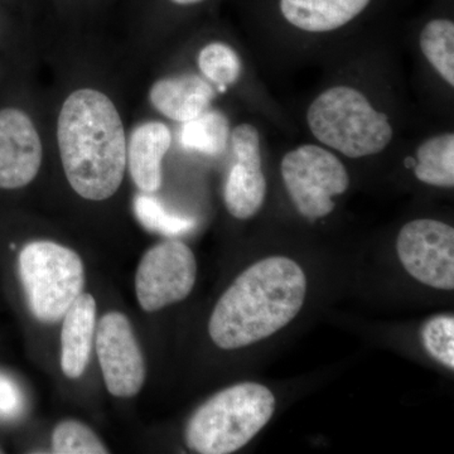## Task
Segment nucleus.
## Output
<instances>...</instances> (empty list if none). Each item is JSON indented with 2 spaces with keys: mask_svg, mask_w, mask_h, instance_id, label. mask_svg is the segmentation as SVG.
<instances>
[{
  "mask_svg": "<svg viewBox=\"0 0 454 454\" xmlns=\"http://www.w3.org/2000/svg\"><path fill=\"white\" fill-rule=\"evenodd\" d=\"M372 0H280L283 17L301 31L324 33L348 25Z\"/></svg>",
  "mask_w": 454,
  "mask_h": 454,
  "instance_id": "15",
  "label": "nucleus"
},
{
  "mask_svg": "<svg viewBox=\"0 0 454 454\" xmlns=\"http://www.w3.org/2000/svg\"><path fill=\"white\" fill-rule=\"evenodd\" d=\"M280 170L295 208L312 221L328 216L336 207L333 197L342 195L349 186L346 167L318 145H301L288 152Z\"/></svg>",
  "mask_w": 454,
  "mask_h": 454,
  "instance_id": "6",
  "label": "nucleus"
},
{
  "mask_svg": "<svg viewBox=\"0 0 454 454\" xmlns=\"http://www.w3.org/2000/svg\"><path fill=\"white\" fill-rule=\"evenodd\" d=\"M229 134V121L223 113L205 112L184 122L181 143L188 151L214 157L225 151Z\"/></svg>",
  "mask_w": 454,
  "mask_h": 454,
  "instance_id": "17",
  "label": "nucleus"
},
{
  "mask_svg": "<svg viewBox=\"0 0 454 454\" xmlns=\"http://www.w3.org/2000/svg\"><path fill=\"white\" fill-rule=\"evenodd\" d=\"M307 121L319 142L349 158L381 153L393 139L389 118L349 86L322 92L310 104Z\"/></svg>",
  "mask_w": 454,
  "mask_h": 454,
  "instance_id": "4",
  "label": "nucleus"
},
{
  "mask_svg": "<svg viewBox=\"0 0 454 454\" xmlns=\"http://www.w3.org/2000/svg\"><path fill=\"white\" fill-rule=\"evenodd\" d=\"M38 131L22 110L0 112V188L18 190L31 184L42 164Z\"/></svg>",
  "mask_w": 454,
  "mask_h": 454,
  "instance_id": "11",
  "label": "nucleus"
},
{
  "mask_svg": "<svg viewBox=\"0 0 454 454\" xmlns=\"http://www.w3.org/2000/svg\"><path fill=\"white\" fill-rule=\"evenodd\" d=\"M199 66L202 74L216 83L221 91L238 82L241 74V62L231 47L221 42H212L203 47L199 55Z\"/></svg>",
  "mask_w": 454,
  "mask_h": 454,
  "instance_id": "20",
  "label": "nucleus"
},
{
  "mask_svg": "<svg viewBox=\"0 0 454 454\" xmlns=\"http://www.w3.org/2000/svg\"><path fill=\"white\" fill-rule=\"evenodd\" d=\"M0 453H3V450H2V448H0Z\"/></svg>",
  "mask_w": 454,
  "mask_h": 454,
  "instance_id": "25",
  "label": "nucleus"
},
{
  "mask_svg": "<svg viewBox=\"0 0 454 454\" xmlns=\"http://www.w3.org/2000/svg\"><path fill=\"white\" fill-rule=\"evenodd\" d=\"M23 394L16 382L0 372V418L13 419L23 411Z\"/></svg>",
  "mask_w": 454,
  "mask_h": 454,
  "instance_id": "23",
  "label": "nucleus"
},
{
  "mask_svg": "<svg viewBox=\"0 0 454 454\" xmlns=\"http://www.w3.org/2000/svg\"><path fill=\"white\" fill-rule=\"evenodd\" d=\"M195 254L176 239L154 245L143 255L136 276V293L145 312H157L186 300L196 284Z\"/></svg>",
  "mask_w": 454,
  "mask_h": 454,
  "instance_id": "7",
  "label": "nucleus"
},
{
  "mask_svg": "<svg viewBox=\"0 0 454 454\" xmlns=\"http://www.w3.org/2000/svg\"><path fill=\"white\" fill-rule=\"evenodd\" d=\"M172 2L176 3V4L191 5L197 4V3H201L203 0H172Z\"/></svg>",
  "mask_w": 454,
  "mask_h": 454,
  "instance_id": "24",
  "label": "nucleus"
},
{
  "mask_svg": "<svg viewBox=\"0 0 454 454\" xmlns=\"http://www.w3.org/2000/svg\"><path fill=\"white\" fill-rule=\"evenodd\" d=\"M234 166L227 176L223 200L227 211L238 220H249L264 205L267 179L262 167L259 131L241 124L231 133Z\"/></svg>",
  "mask_w": 454,
  "mask_h": 454,
  "instance_id": "10",
  "label": "nucleus"
},
{
  "mask_svg": "<svg viewBox=\"0 0 454 454\" xmlns=\"http://www.w3.org/2000/svg\"><path fill=\"white\" fill-rule=\"evenodd\" d=\"M68 184L90 201L115 195L127 167V139L118 110L103 92L82 89L62 106L57 125Z\"/></svg>",
  "mask_w": 454,
  "mask_h": 454,
  "instance_id": "2",
  "label": "nucleus"
},
{
  "mask_svg": "<svg viewBox=\"0 0 454 454\" xmlns=\"http://www.w3.org/2000/svg\"><path fill=\"white\" fill-rule=\"evenodd\" d=\"M422 343L430 357L454 369V317L439 315L432 317L422 327Z\"/></svg>",
  "mask_w": 454,
  "mask_h": 454,
  "instance_id": "22",
  "label": "nucleus"
},
{
  "mask_svg": "<svg viewBox=\"0 0 454 454\" xmlns=\"http://www.w3.org/2000/svg\"><path fill=\"white\" fill-rule=\"evenodd\" d=\"M134 212L146 230L169 238L186 234L196 225L195 220L172 214L155 197L145 193L134 200Z\"/></svg>",
  "mask_w": 454,
  "mask_h": 454,
  "instance_id": "19",
  "label": "nucleus"
},
{
  "mask_svg": "<svg viewBox=\"0 0 454 454\" xmlns=\"http://www.w3.org/2000/svg\"><path fill=\"white\" fill-rule=\"evenodd\" d=\"M420 49L442 79L454 86V25L452 20H433L420 32Z\"/></svg>",
  "mask_w": 454,
  "mask_h": 454,
  "instance_id": "18",
  "label": "nucleus"
},
{
  "mask_svg": "<svg viewBox=\"0 0 454 454\" xmlns=\"http://www.w3.org/2000/svg\"><path fill=\"white\" fill-rule=\"evenodd\" d=\"M276 411V396L258 382H240L211 396L192 414L184 441L192 452L229 454L247 446Z\"/></svg>",
  "mask_w": 454,
  "mask_h": 454,
  "instance_id": "3",
  "label": "nucleus"
},
{
  "mask_svg": "<svg viewBox=\"0 0 454 454\" xmlns=\"http://www.w3.org/2000/svg\"><path fill=\"white\" fill-rule=\"evenodd\" d=\"M97 354L106 389L114 396L131 397L142 390L145 363L128 317L106 313L97 331Z\"/></svg>",
  "mask_w": 454,
  "mask_h": 454,
  "instance_id": "9",
  "label": "nucleus"
},
{
  "mask_svg": "<svg viewBox=\"0 0 454 454\" xmlns=\"http://www.w3.org/2000/svg\"><path fill=\"white\" fill-rule=\"evenodd\" d=\"M415 177L429 186H454V136L452 133L433 137L418 148Z\"/></svg>",
  "mask_w": 454,
  "mask_h": 454,
  "instance_id": "16",
  "label": "nucleus"
},
{
  "mask_svg": "<svg viewBox=\"0 0 454 454\" xmlns=\"http://www.w3.org/2000/svg\"><path fill=\"white\" fill-rule=\"evenodd\" d=\"M61 331V369L68 379H79L85 372L97 331V301L82 293L64 316Z\"/></svg>",
  "mask_w": 454,
  "mask_h": 454,
  "instance_id": "13",
  "label": "nucleus"
},
{
  "mask_svg": "<svg viewBox=\"0 0 454 454\" xmlns=\"http://www.w3.org/2000/svg\"><path fill=\"white\" fill-rule=\"evenodd\" d=\"M18 269L29 310L42 324L61 321L85 286L79 254L53 241L27 244Z\"/></svg>",
  "mask_w": 454,
  "mask_h": 454,
  "instance_id": "5",
  "label": "nucleus"
},
{
  "mask_svg": "<svg viewBox=\"0 0 454 454\" xmlns=\"http://www.w3.org/2000/svg\"><path fill=\"white\" fill-rule=\"evenodd\" d=\"M172 136L163 122L140 124L131 133L127 163L134 184L143 193H154L162 186V160Z\"/></svg>",
  "mask_w": 454,
  "mask_h": 454,
  "instance_id": "12",
  "label": "nucleus"
},
{
  "mask_svg": "<svg viewBox=\"0 0 454 454\" xmlns=\"http://www.w3.org/2000/svg\"><path fill=\"white\" fill-rule=\"evenodd\" d=\"M152 104L170 121L187 122L207 112L214 89L196 74L167 77L152 86Z\"/></svg>",
  "mask_w": 454,
  "mask_h": 454,
  "instance_id": "14",
  "label": "nucleus"
},
{
  "mask_svg": "<svg viewBox=\"0 0 454 454\" xmlns=\"http://www.w3.org/2000/svg\"><path fill=\"white\" fill-rule=\"evenodd\" d=\"M306 295L307 277L294 260H260L245 269L221 295L208 322V333L217 348H247L291 324Z\"/></svg>",
  "mask_w": 454,
  "mask_h": 454,
  "instance_id": "1",
  "label": "nucleus"
},
{
  "mask_svg": "<svg viewBox=\"0 0 454 454\" xmlns=\"http://www.w3.org/2000/svg\"><path fill=\"white\" fill-rule=\"evenodd\" d=\"M53 453L57 454H106V444L97 433L77 420H64L57 424L52 434Z\"/></svg>",
  "mask_w": 454,
  "mask_h": 454,
  "instance_id": "21",
  "label": "nucleus"
},
{
  "mask_svg": "<svg viewBox=\"0 0 454 454\" xmlns=\"http://www.w3.org/2000/svg\"><path fill=\"white\" fill-rule=\"evenodd\" d=\"M396 253L418 282L442 291L454 289V229L442 221L406 223L396 239Z\"/></svg>",
  "mask_w": 454,
  "mask_h": 454,
  "instance_id": "8",
  "label": "nucleus"
}]
</instances>
